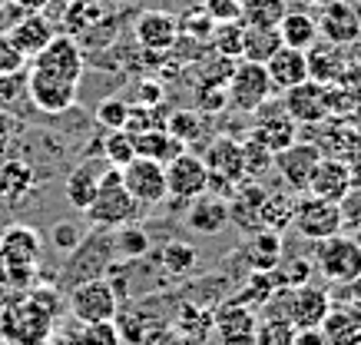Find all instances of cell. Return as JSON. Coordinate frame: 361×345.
I'll return each mask as SVG.
<instances>
[{
    "label": "cell",
    "mask_w": 361,
    "mask_h": 345,
    "mask_svg": "<svg viewBox=\"0 0 361 345\" xmlns=\"http://www.w3.org/2000/svg\"><path fill=\"white\" fill-rule=\"evenodd\" d=\"M30 167L20 163V159H4L0 163V196L7 200H17L20 193L30 190Z\"/></svg>",
    "instance_id": "cell-38"
},
{
    "label": "cell",
    "mask_w": 361,
    "mask_h": 345,
    "mask_svg": "<svg viewBox=\"0 0 361 345\" xmlns=\"http://www.w3.org/2000/svg\"><path fill=\"white\" fill-rule=\"evenodd\" d=\"M40 262V233L30 226H7L0 233V279L27 286Z\"/></svg>",
    "instance_id": "cell-2"
},
{
    "label": "cell",
    "mask_w": 361,
    "mask_h": 345,
    "mask_svg": "<svg viewBox=\"0 0 361 345\" xmlns=\"http://www.w3.org/2000/svg\"><path fill=\"white\" fill-rule=\"evenodd\" d=\"M249 136L255 143H262L269 153H279L285 146H292L298 140V123L279 107H269V110H255V123L249 126Z\"/></svg>",
    "instance_id": "cell-17"
},
{
    "label": "cell",
    "mask_w": 361,
    "mask_h": 345,
    "mask_svg": "<svg viewBox=\"0 0 361 345\" xmlns=\"http://www.w3.org/2000/svg\"><path fill=\"white\" fill-rule=\"evenodd\" d=\"M338 159L345 163V167H348L351 179H355V183H361V133L355 136L348 146H345V153H341Z\"/></svg>",
    "instance_id": "cell-50"
},
{
    "label": "cell",
    "mask_w": 361,
    "mask_h": 345,
    "mask_svg": "<svg viewBox=\"0 0 361 345\" xmlns=\"http://www.w3.org/2000/svg\"><path fill=\"white\" fill-rule=\"evenodd\" d=\"M136 140V156H146V159H159V163H169L179 150H186L183 143H176L173 133L166 126H153V130H142V133H133Z\"/></svg>",
    "instance_id": "cell-27"
},
{
    "label": "cell",
    "mask_w": 361,
    "mask_h": 345,
    "mask_svg": "<svg viewBox=\"0 0 361 345\" xmlns=\"http://www.w3.org/2000/svg\"><path fill=\"white\" fill-rule=\"evenodd\" d=\"M66 305H70L73 322H110L120 312V292L113 289V282L106 276H93L83 279L80 286H73Z\"/></svg>",
    "instance_id": "cell-3"
},
{
    "label": "cell",
    "mask_w": 361,
    "mask_h": 345,
    "mask_svg": "<svg viewBox=\"0 0 361 345\" xmlns=\"http://www.w3.org/2000/svg\"><path fill=\"white\" fill-rule=\"evenodd\" d=\"M345 302H351V305L361 309V272L351 279V282H345Z\"/></svg>",
    "instance_id": "cell-55"
},
{
    "label": "cell",
    "mask_w": 361,
    "mask_h": 345,
    "mask_svg": "<svg viewBox=\"0 0 361 345\" xmlns=\"http://www.w3.org/2000/svg\"><path fill=\"white\" fill-rule=\"evenodd\" d=\"M33 70H44L50 77L70 80V83H80L83 80V70H87V60H83V50L70 34H56L50 44L40 50V54L30 60Z\"/></svg>",
    "instance_id": "cell-11"
},
{
    "label": "cell",
    "mask_w": 361,
    "mask_h": 345,
    "mask_svg": "<svg viewBox=\"0 0 361 345\" xmlns=\"http://www.w3.org/2000/svg\"><path fill=\"white\" fill-rule=\"evenodd\" d=\"M285 13H288L285 0H242L239 20L245 27H279Z\"/></svg>",
    "instance_id": "cell-32"
},
{
    "label": "cell",
    "mask_w": 361,
    "mask_h": 345,
    "mask_svg": "<svg viewBox=\"0 0 361 345\" xmlns=\"http://www.w3.org/2000/svg\"><path fill=\"white\" fill-rule=\"evenodd\" d=\"M272 80L265 73V63H252V60H235L232 77L226 80V97H229V110L235 113H255L272 100Z\"/></svg>",
    "instance_id": "cell-5"
},
{
    "label": "cell",
    "mask_w": 361,
    "mask_h": 345,
    "mask_svg": "<svg viewBox=\"0 0 361 345\" xmlns=\"http://www.w3.org/2000/svg\"><path fill=\"white\" fill-rule=\"evenodd\" d=\"M279 37H282V47L308 50L318 44V20L305 11H288L279 23Z\"/></svg>",
    "instance_id": "cell-25"
},
{
    "label": "cell",
    "mask_w": 361,
    "mask_h": 345,
    "mask_svg": "<svg viewBox=\"0 0 361 345\" xmlns=\"http://www.w3.org/2000/svg\"><path fill=\"white\" fill-rule=\"evenodd\" d=\"M308 56V80L315 83H335L345 63H338V47L335 44H315L305 50Z\"/></svg>",
    "instance_id": "cell-29"
},
{
    "label": "cell",
    "mask_w": 361,
    "mask_h": 345,
    "mask_svg": "<svg viewBox=\"0 0 361 345\" xmlns=\"http://www.w3.org/2000/svg\"><path fill=\"white\" fill-rule=\"evenodd\" d=\"M242 30L245 23L242 20H222L212 27V37L209 44L219 56H229V60H242Z\"/></svg>",
    "instance_id": "cell-36"
},
{
    "label": "cell",
    "mask_w": 361,
    "mask_h": 345,
    "mask_svg": "<svg viewBox=\"0 0 361 345\" xmlns=\"http://www.w3.org/2000/svg\"><path fill=\"white\" fill-rule=\"evenodd\" d=\"M116 249H120L123 259H140L149 253V236L140 226H120V236H116Z\"/></svg>",
    "instance_id": "cell-41"
},
{
    "label": "cell",
    "mask_w": 361,
    "mask_h": 345,
    "mask_svg": "<svg viewBox=\"0 0 361 345\" xmlns=\"http://www.w3.org/2000/svg\"><path fill=\"white\" fill-rule=\"evenodd\" d=\"M292 212H295V200L292 193H265L262 210H259V219H262V229H272V233H282L285 226L292 223Z\"/></svg>",
    "instance_id": "cell-31"
},
{
    "label": "cell",
    "mask_w": 361,
    "mask_h": 345,
    "mask_svg": "<svg viewBox=\"0 0 361 345\" xmlns=\"http://www.w3.org/2000/svg\"><path fill=\"white\" fill-rule=\"evenodd\" d=\"M345 93L351 97V103L361 110V60H351V63H345L338 73V80H335Z\"/></svg>",
    "instance_id": "cell-47"
},
{
    "label": "cell",
    "mask_w": 361,
    "mask_h": 345,
    "mask_svg": "<svg viewBox=\"0 0 361 345\" xmlns=\"http://www.w3.org/2000/svg\"><path fill=\"white\" fill-rule=\"evenodd\" d=\"M245 256H249L252 272H272L282 262V233H272V229L252 233L249 246H245Z\"/></svg>",
    "instance_id": "cell-26"
},
{
    "label": "cell",
    "mask_w": 361,
    "mask_h": 345,
    "mask_svg": "<svg viewBox=\"0 0 361 345\" xmlns=\"http://www.w3.org/2000/svg\"><path fill=\"white\" fill-rule=\"evenodd\" d=\"M338 210H341V233L355 236L361 229V186H355V190L338 202Z\"/></svg>",
    "instance_id": "cell-45"
},
{
    "label": "cell",
    "mask_w": 361,
    "mask_h": 345,
    "mask_svg": "<svg viewBox=\"0 0 361 345\" xmlns=\"http://www.w3.org/2000/svg\"><path fill=\"white\" fill-rule=\"evenodd\" d=\"M358 186H361V183H358Z\"/></svg>",
    "instance_id": "cell-58"
},
{
    "label": "cell",
    "mask_w": 361,
    "mask_h": 345,
    "mask_svg": "<svg viewBox=\"0 0 361 345\" xmlns=\"http://www.w3.org/2000/svg\"><path fill=\"white\" fill-rule=\"evenodd\" d=\"M265 73L272 80V90L285 93L288 87H298L308 80V56L305 50H292V47H279L269 60H265Z\"/></svg>",
    "instance_id": "cell-21"
},
{
    "label": "cell",
    "mask_w": 361,
    "mask_h": 345,
    "mask_svg": "<svg viewBox=\"0 0 361 345\" xmlns=\"http://www.w3.org/2000/svg\"><path fill=\"white\" fill-rule=\"evenodd\" d=\"M103 169H106V159H97V156H90V159H83L70 176H66V202L73 206V210L87 212V206L93 202V196H97L99 190V176H103Z\"/></svg>",
    "instance_id": "cell-23"
},
{
    "label": "cell",
    "mask_w": 361,
    "mask_h": 345,
    "mask_svg": "<svg viewBox=\"0 0 361 345\" xmlns=\"http://www.w3.org/2000/svg\"><path fill=\"white\" fill-rule=\"evenodd\" d=\"M20 90H27V73H7V77H0V103H13Z\"/></svg>",
    "instance_id": "cell-51"
},
{
    "label": "cell",
    "mask_w": 361,
    "mask_h": 345,
    "mask_svg": "<svg viewBox=\"0 0 361 345\" xmlns=\"http://www.w3.org/2000/svg\"><path fill=\"white\" fill-rule=\"evenodd\" d=\"M176 329H179V332L183 335H189V339H192V342H206V335L212 332V312L209 309H199V305H183V312H179V319H176Z\"/></svg>",
    "instance_id": "cell-37"
},
{
    "label": "cell",
    "mask_w": 361,
    "mask_h": 345,
    "mask_svg": "<svg viewBox=\"0 0 361 345\" xmlns=\"http://www.w3.org/2000/svg\"><path fill=\"white\" fill-rule=\"evenodd\" d=\"M295 335L298 329L288 319H285L282 312H269L265 319H259L255 325V342L252 345H295Z\"/></svg>",
    "instance_id": "cell-33"
},
{
    "label": "cell",
    "mask_w": 361,
    "mask_h": 345,
    "mask_svg": "<svg viewBox=\"0 0 361 345\" xmlns=\"http://www.w3.org/2000/svg\"><path fill=\"white\" fill-rule=\"evenodd\" d=\"M126 120H130V107H126L120 97L99 100V107H97V123L103 126V130H126Z\"/></svg>",
    "instance_id": "cell-43"
},
{
    "label": "cell",
    "mask_w": 361,
    "mask_h": 345,
    "mask_svg": "<svg viewBox=\"0 0 361 345\" xmlns=\"http://www.w3.org/2000/svg\"><path fill=\"white\" fill-rule=\"evenodd\" d=\"M163 266L173 272V276H183V272H189V269L196 266V249L189 243H179V239H173V243L163 246Z\"/></svg>",
    "instance_id": "cell-40"
},
{
    "label": "cell",
    "mask_w": 361,
    "mask_h": 345,
    "mask_svg": "<svg viewBox=\"0 0 361 345\" xmlns=\"http://www.w3.org/2000/svg\"><path fill=\"white\" fill-rule=\"evenodd\" d=\"M212 27H216V20L206 13V7H192V11H186L179 17V34L192 37V40H209Z\"/></svg>",
    "instance_id": "cell-42"
},
{
    "label": "cell",
    "mask_w": 361,
    "mask_h": 345,
    "mask_svg": "<svg viewBox=\"0 0 361 345\" xmlns=\"http://www.w3.org/2000/svg\"><path fill=\"white\" fill-rule=\"evenodd\" d=\"M255 325H259L255 309L239 299L222 302L219 309L212 312V332L222 345H252L255 342Z\"/></svg>",
    "instance_id": "cell-14"
},
{
    "label": "cell",
    "mask_w": 361,
    "mask_h": 345,
    "mask_svg": "<svg viewBox=\"0 0 361 345\" xmlns=\"http://www.w3.org/2000/svg\"><path fill=\"white\" fill-rule=\"evenodd\" d=\"M166 130L173 133L176 143H183L189 150V146H196L199 140H202V133H206V116L199 110H176V113H169Z\"/></svg>",
    "instance_id": "cell-30"
},
{
    "label": "cell",
    "mask_w": 361,
    "mask_h": 345,
    "mask_svg": "<svg viewBox=\"0 0 361 345\" xmlns=\"http://www.w3.org/2000/svg\"><path fill=\"white\" fill-rule=\"evenodd\" d=\"M4 4H11V0H0V7H4Z\"/></svg>",
    "instance_id": "cell-57"
},
{
    "label": "cell",
    "mask_w": 361,
    "mask_h": 345,
    "mask_svg": "<svg viewBox=\"0 0 361 345\" xmlns=\"http://www.w3.org/2000/svg\"><path fill=\"white\" fill-rule=\"evenodd\" d=\"M318 37L335 47L355 44L361 37V20L355 13V7H348L345 0H329L322 7V17H318Z\"/></svg>",
    "instance_id": "cell-19"
},
{
    "label": "cell",
    "mask_w": 361,
    "mask_h": 345,
    "mask_svg": "<svg viewBox=\"0 0 361 345\" xmlns=\"http://www.w3.org/2000/svg\"><path fill=\"white\" fill-rule=\"evenodd\" d=\"M312 266L322 272V279L345 286V282H351V279L361 272V243L351 233L329 236V239L315 243Z\"/></svg>",
    "instance_id": "cell-4"
},
{
    "label": "cell",
    "mask_w": 361,
    "mask_h": 345,
    "mask_svg": "<svg viewBox=\"0 0 361 345\" xmlns=\"http://www.w3.org/2000/svg\"><path fill=\"white\" fill-rule=\"evenodd\" d=\"M282 110L298 123V126H318L329 120V103H325V83L305 80L298 87H288L282 93Z\"/></svg>",
    "instance_id": "cell-16"
},
{
    "label": "cell",
    "mask_w": 361,
    "mask_h": 345,
    "mask_svg": "<svg viewBox=\"0 0 361 345\" xmlns=\"http://www.w3.org/2000/svg\"><path fill=\"white\" fill-rule=\"evenodd\" d=\"M133 40L146 54H169L179 44V17L166 11H142L133 20Z\"/></svg>",
    "instance_id": "cell-15"
},
{
    "label": "cell",
    "mask_w": 361,
    "mask_h": 345,
    "mask_svg": "<svg viewBox=\"0 0 361 345\" xmlns=\"http://www.w3.org/2000/svg\"><path fill=\"white\" fill-rule=\"evenodd\" d=\"M146 345H199V342H192L189 335H183L176 325H163L159 332L149 335V342H146Z\"/></svg>",
    "instance_id": "cell-52"
},
{
    "label": "cell",
    "mask_w": 361,
    "mask_h": 345,
    "mask_svg": "<svg viewBox=\"0 0 361 345\" xmlns=\"http://www.w3.org/2000/svg\"><path fill=\"white\" fill-rule=\"evenodd\" d=\"M186 226L199 236L222 233V229L229 226V202L222 200V196H209V193H202V196H196V200H189Z\"/></svg>",
    "instance_id": "cell-22"
},
{
    "label": "cell",
    "mask_w": 361,
    "mask_h": 345,
    "mask_svg": "<svg viewBox=\"0 0 361 345\" xmlns=\"http://www.w3.org/2000/svg\"><path fill=\"white\" fill-rule=\"evenodd\" d=\"M7 34H11V40L17 44V50H20L27 60H33V56L40 54V50H44V47L56 37V30H54V23L47 20L44 13H23Z\"/></svg>",
    "instance_id": "cell-24"
},
{
    "label": "cell",
    "mask_w": 361,
    "mask_h": 345,
    "mask_svg": "<svg viewBox=\"0 0 361 345\" xmlns=\"http://www.w3.org/2000/svg\"><path fill=\"white\" fill-rule=\"evenodd\" d=\"M202 7H206V13L216 23H222V20H239L242 0H202Z\"/></svg>",
    "instance_id": "cell-49"
},
{
    "label": "cell",
    "mask_w": 361,
    "mask_h": 345,
    "mask_svg": "<svg viewBox=\"0 0 361 345\" xmlns=\"http://www.w3.org/2000/svg\"><path fill=\"white\" fill-rule=\"evenodd\" d=\"M292 226H295L298 236H305V239H312V243H322V239L341 233L338 202H325V200H315V196H302V200H295Z\"/></svg>",
    "instance_id": "cell-12"
},
{
    "label": "cell",
    "mask_w": 361,
    "mask_h": 345,
    "mask_svg": "<svg viewBox=\"0 0 361 345\" xmlns=\"http://www.w3.org/2000/svg\"><path fill=\"white\" fill-rule=\"evenodd\" d=\"M279 47H282L279 27H245V30H242V60L265 63Z\"/></svg>",
    "instance_id": "cell-28"
},
{
    "label": "cell",
    "mask_w": 361,
    "mask_h": 345,
    "mask_svg": "<svg viewBox=\"0 0 361 345\" xmlns=\"http://www.w3.org/2000/svg\"><path fill=\"white\" fill-rule=\"evenodd\" d=\"M54 246L60 253H73L80 243H83V236H80V226L77 223H56L54 226Z\"/></svg>",
    "instance_id": "cell-48"
},
{
    "label": "cell",
    "mask_w": 361,
    "mask_h": 345,
    "mask_svg": "<svg viewBox=\"0 0 361 345\" xmlns=\"http://www.w3.org/2000/svg\"><path fill=\"white\" fill-rule=\"evenodd\" d=\"M90 223L99 229H120L130 226L140 216V202L133 200L126 186H123V173L116 167H106L99 176V190L93 196V202L87 206Z\"/></svg>",
    "instance_id": "cell-1"
},
{
    "label": "cell",
    "mask_w": 361,
    "mask_h": 345,
    "mask_svg": "<svg viewBox=\"0 0 361 345\" xmlns=\"http://www.w3.org/2000/svg\"><path fill=\"white\" fill-rule=\"evenodd\" d=\"M202 163L209 169V186H239L245 179V169H242V140L229 133L212 136L202 153Z\"/></svg>",
    "instance_id": "cell-10"
},
{
    "label": "cell",
    "mask_w": 361,
    "mask_h": 345,
    "mask_svg": "<svg viewBox=\"0 0 361 345\" xmlns=\"http://www.w3.org/2000/svg\"><path fill=\"white\" fill-rule=\"evenodd\" d=\"M23 70H27V56L17 50L11 34H0V77H7V73H23Z\"/></svg>",
    "instance_id": "cell-46"
},
{
    "label": "cell",
    "mask_w": 361,
    "mask_h": 345,
    "mask_svg": "<svg viewBox=\"0 0 361 345\" xmlns=\"http://www.w3.org/2000/svg\"><path fill=\"white\" fill-rule=\"evenodd\" d=\"M27 97L40 113H66L80 100V83L50 77L44 70H27Z\"/></svg>",
    "instance_id": "cell-13"
},
{
    "label": "cell",
    "mask_w": 361,
    "mask_h": 345,
    "mask_svg": "<svg viewBox=\"0 0 361 345\" xmlns=\"http://www.w3.org/2000/svg\"><path fill=\"white\" fill-rule=\"evenodd\" d=\"M70 345H123L116 322H73V332L66 335Z\"/></svg>",
    "instance_id": "cell-35"
},
{
    "label": "cell",
    "mask_w": 361,
    "mask_h": 345,
    "mask_svg": "<svg viewBox=\"0 0 361 345\" xmlns=\"http://www.w3.org/2000/svg\"><path fill=\"white\" fill-rule=\"evenodd\" d=\"M279 292H282V296L275 299V312H282L298 332H302V329H318L322 319H325L331 309L329 292L322 289V286H315V282L285 286V289H279Z\"/></svg>",
    "instance_id": "cell-6"
},
{
    "label": "cell",
    "mask_w": 361,
    "mask_h": 345,
    "mask_svg": "<svg viewBox=\"0 0 361 345\" xmlns=\"http://www.w3.org/2000/svg\"><path fill=\"white\" fill-rule=\"evenodd\" d=\"M322 150H318L315 140H295L292 146L279 150L272 159V169L279 173V179L285 183L288 193H305L308 179L315 173V167L322 163Z\"/></svg>",
    "instance_id": "cell-7"
},
{
    "label": "cell",
    "mask_w": 361,
    "mask_h": 345,
    "mask_svg": "<svg viewBox=\"0 0 361 345\" xmlns=\"http://www.w3.org/2000/svg\"><path fill=\"white\" fill-rule=\"evenodd\" d=\"M318 332L329 345H361V309L351 302H331Z\"/></svg>",
    "instance_id": "cell-20"
},
{
    "label": "cell",
    "mask_w": 361,
    "mask_h": 345,
    "mask_svg": "<svg viewBox=\"0 0 361 345\" xmlns=\"http://www.w3.org/2000/svg\"><path fill=\"white\" fill-rule=\"evenodd\" d=\"M275 153H269L262 143H255L252 136L242 140V169H245V179H259L265 169H272Z\"/></svg>",
    "instance_id": "cell-39"
},
{
    "label": "cell",
    "mask_w": 361,
    "mask_h": 345,
    "mask_svg": "<svg viewBox=\"0 0 361 345\" xmlns=\"http://www.w3.org/2000/svg\"><path fill=\"white\" fill-rule=\"evenodd\" d=\"M166 186L176 202H189L209 193V169L196 150H179L166 163Z\"/></svg>",
    "instance_id": "cell-9"
},
{
    "label": "cell",
    "mask_w": 361,
    "mask_h": 345,
    "mask_svg": "<svg viewBox=\"0 0 361 345\" xmlns=\"http://www.w3.org/2000/svg\"><path fill=\"white\" fill-rule=\"evenodd\" d=\"M103 159H106V167L116 169L136 159V140L130 130H106L103 133Z\"/></svg>",
    "instance_id": "cell-34"
},
{
    "label": "cell",
    "mask_w": 361,
    "mask_h": 345,
    "mask_svg": "<svg viewBox=\"0 0 361 345\" xmlns=\"http://www.w3.org/2000/svg\"><path fill=\"white\" fill-rule=\"evenodd\" d=\"M295 345H329V342L322 339L318 329H302V332L295 335Z\"/></svg>",
    "instance_id": "cell-56"
},
{
    "label": "cell",
    "mask_w": 361,
    "mask_h": 345,
    "mask_svg": "<svg viewBox=\"0 0 361 345\" xmlns=\"http://www.w3.org/2000/svg\"><path fill=\"white\" fill-rule=\"evenodd\" d=\"M159 100H163V87L159 83H140V107H159Z\"/></svg>",
    "instance_id": "cell-53"
},
{
    "label": "cell",
    "mask_w": 361,
    "mask_h": 345,
    "mask_svg": "<svg viewBox=\"0 0 361 345\" xmlns=\"http://www.w3.org/2000/svg\"><path fill=\"white\" fill-rule=\"evenodd\" d=\"M196 107L199 113H219L229 107V97H226V83H202L196 90Z\"/></svg>",
    "instance_id": "cell-44"
},
{
    "label": "cell",
    "mask_w": 361,
    "mask_h": 345,
    "mask_svg": "<svg viewBox=\"0 0 361 345\" xmlns=\"http://www.w3.org/2000/svg\"><path fill=\"white\" fill-rule=\"evenodd\" d=\"M123 173V186L140 206H159L169 200V186H166V163L159 159H146L136 156L133 163L120 169Z\"/></svg>",
    "instance_id": "cell-8"
},
{
    "label": "cell",
    "mask_w": 361,
    "mask_h": 345,
    "mask_svg": "<svg viewBox=\"0 0 361 345\" xmlns=\"http://www.w3.org/2000/svg\"><path fill=\"white\" fill-rule=\"evenodd\" d=\"M358 183L351 179L348 167L341 163L338 156H322V163L315 167L312 179H308V196H315V200H325V202H341L355 190Z\"/></svg>",
    "instance_id": "cell-18"
},
{
    "label": "cell",
    "mask_w": 361,
    "mask_h": 345,
    "mask_svg": "<svg viewBox=\"0 0 361 345\" xmlns=\"http://www.w3.org/2000/svg\"><path fill=\"white\" fill-rule=\"evenodd\" d=\"M11 4H13V7H20L23 13H44L54 0H11Z\"/></svg>",
    "instance_id": "cell-54"
}]
</instances>
